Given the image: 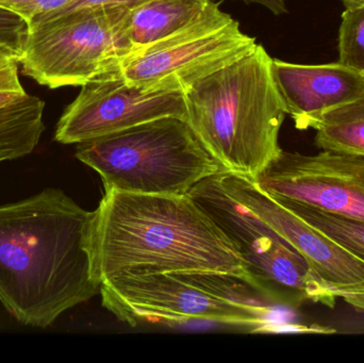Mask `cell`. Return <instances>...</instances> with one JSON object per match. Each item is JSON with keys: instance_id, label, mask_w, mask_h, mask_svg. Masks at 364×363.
<instances>
[{"instance_id": "6da1fadb", "label": "cell", "mask_w": 364, "mask_h": 363, "mask_svg": "<svg viewBox=\"0 0 364 363\" xmlns=\"http://www.w3.org/2000/svg\"><path fill=\"white\" fill-rule=\"evenodd\" d=\"M93 221L57 188L0 205V303L18 323L49 327L100 293Z\"/></svg>"}, {"instance_id": "7a4b0ae2", "label": "cell", "mask_w": 364, "mask_h": 363, "mask_svg": "<svg viewBox=\"0 0 364 363\" xmlns=\"http://www.w3.org/2000/svg\"><path fill=\"white\" fill-rule=\"evenodd\" d=\"M92 249L100 283L126 273H203L257 292L237 247L188 194L105 192L94 210Z\"/></svg>"}, {"instance_id": "3957f363", "label": "cell", "mask_w": 364, "mask_h": 363, "mask_svg": "<svg viewBox=\"0 0 364 363\" xmlns=\"http://www.w3.org/2000/svg\"><path fill=\"white\" fill-rule=\"evenodd\" d=\"M264 47L254 50L183 92L186 121L227 172L255 180L282 153L279 132L287 112Z\"/></svg>"}, {"instance_id": "277c9868", "label": "cell", "mask_w": 364, "mask_h": 363, "mask_svg": "<svg viewBox=\"0 0 364 363\" xmlns=\"http://www.w3.org/2000/svg\"><path fill=\"white\" fill-rule=\"evenodd\" d=\"M76 158L95 170L105 192L186 195L227 172L186 119L164 117L77 144Z\"/></svg>"}, {"instance_id": "5b68a950", "label": "cell", "mask_w": 364, "mask_h": 363, "mask_svg": "<svg viewBox=\"0 0 364 363\" xmlns=\"http://www.w3.org/2000/svg\"><path fill=\"white\" fill-rule=\"evenodd\" d=\"M102 306L132 327L209 321L269 323L271 303L240 279L203 273H126L102 281Z\"/></svg>"}, {"instance_id": "8992f818", "label": "cell", "mask_w": 364, "mask_h": 363, "mask_svg": "<svg viewBox=\"0 0 364 363\" xmlns=\"http://www.w3.org/2000/svg\"><path fill=\"white\" fill-rule=\"evenodd\" d=\"M132 11L85 9L30 26L23 74L55 90L122 72L136 53L129 36Z\"/></svg>"}, {"instance_id": "52a82bcc", "label": "cell", "mask_w": 364, "mask_h": 363, "mask_svg": "<svg viewBox=\"0 0 364 363\" xmlns=\"http://www.w3.org/2000/svg\"><path fill=\"white\" fill-rule=\"evenodd\" d=\"M188 195L237 247L257 292L267 302L290 308L308 302L328 308L336 306L337 296L306 258L235 200L223 187L218 175L197 183Z\"/></svg>"}, {"instance_id": "ba28073f", "label": "cell", "mask_w": 364, "mask_h": 363, "mask_svg": "<svg viewBox=\"0 0 364 363\" xmlns=\"http://www.w3.org/2000/svg\"><path fill=\"white\" fill-rule=\"evenodd\" d=\"M256 38L216 2L188 27L136 51L122 70L124 78L149 91L181 92L254 50Z\"/></svg>"}, {"instance_id": "9c48e42d", "label": "cell", "mask_w": 364, "mask_h": 363, "mask_svg": "<svg viewBox=\"0 0 364 363\" xmlns=\"http://www.w3.org/2000/svg\"><path fill=\"white\" fill-rule=\"evenodd\" d=\"M278 202H294L364 221V156L321 151L280 155L255 179Z\"/></svg>"}, {"instance_id": "30bf717a", "label": "cell", "mask_w": 364, "mask_h": 363, "mask_svg": "<svg viewBox=\"0 0 364 363\" xmlns=\"http://www.w3.org/2000/svg\"><path fill=\"white\" fill-rule=\"evenodd\" d=\"M181 92L149 91L122 72L90 81L62 113L55 131L61 144H80L164 117L186 119Z\"/></svg>"}, {"instance_id": "8fae6325", "label": "cell", "mask_w": 364, "mask_h": 363, "mask_svg": "<svg viewBox=\"0 0 364 363\" xmlns=\"http://www.w3.org/2000/svg\"><path fill=\"white\" fill-rule=\"evenodd\" d=\"M218 178L235 200L271 226L306 258L337 298L364 315V260L308 225L264 193L250 177L224 172Z\"/></svg>"}, {"instance_id": "7c38bea8", "label": "cell", "mask_w": 364, "mask_h": 363, "mask_svg": "<svg viewBox=\"0 0 364 363\" xmlns=\"http://www.w3.org/2000/svg\"><path fill=\"white\" fill-rule=\"evenodd\" d=\"M272 72L299 130L314 129L325 113L364 99V75L339 62L308 65L273 59Z\"/></svg>"}, {"instance_id": "4fadbf2b", "label": "cell", "mask_w": 364, "mask_h": 363, "mask_svg": "<svg viewBox=\"0 0 364 363\" xmlns=\"http://www.w3.org/2000/svg\"><path fill=\"white\" fill-rule=\"evenodd\" d=\"M212 0H149L130 13L129 36L136 51L192 23Z\"/></svg>"}, {"instance_id": "5bb4252c", "label": "cell", "mask_w": 364, "mask_h": 363, "mask_svg": "<svg viewBox=\"0 0 364 363\" xmlns=\"http://www.w3.org/2000/svg\"><path fill=\"white\" fill-rule=\"evenodd\" d=\"M44 109L31 95L0 109V164L33 153L45 131Z\"/></svg>"}, {"instance_id": "9a60e30c", "label": "cell", "mask_w": 364, "mask_h": 363, "mask_svg": "<svg viewBox=\"0 0 364 363\" xmlns=\"http://www.w3.org/2000/svg\"><path fill=\"white\" fill-rule=\"evenodd\" d=\"M314 129L320 151L364 156V99L325 113Z\"/></svg>"}, {"instance_id": "2e32d148", "label": "cell", "mask_w": 364, "mask_h": 363, "mask_svg": "<svg viewBox=\"0 0 364 363\" xmlns=\"http://www.w3.org/2000/svg\"><path fill=\"white\" fill-rule=\"evenodd\" d=\"M277 202V200H276ZM308 225L322 232L336 243L364 260V221L344 215L326 212L320 209L294 204L279 202Z\"/></svg>"}, {"instance_id": "e0dca14e", "label": "cell", "mask_w": 364, "mask_h": 363, "mask_svg": "<svg viewBox=\"0 0 364 363\" xmlns=\"http://www.w3.org/2000/svg\"><path fill=\"white\" fill-rule=\"evenodd\" d=\"M338 49L339 63L364 75V6L344 11Z\"/></svg>"}, {"instance_id": "ac0fdd59", "label": "cell", "mask_w": 364, "mask_h": 363, "mask_svg": "<svg viewBox=\"0 0 364 363\" xmlns=\"http://www.w3.org/2000/svg\"><path fill=\"white\" fill-rule=\"evenodd\" d=\"M19 55L0 46V109L28 95L19 80Z\"/></svg>"}, {"instance_id": "d6986e66", "label": "cell", "mask_w": 364, "mask_h": 363, "mask_svg": "<svg viewBox=\"0 0 364 363\" xmlns=\"http://www.w3.org/2000/svg\"><path fill=\"white\" fill-rule=\"evenodd\" d=\"M29 31L30 25L25 18L0 6V46L11 49L21 58Z\"/></svg>"}, {"instance_id": "ffe728a7", "label": "cell", "mask_w": 364, "mask_h": 363, "mask_svg": "<svg viewBox=\"0 0 364 363\" xmlns=\"http://www.w3.org/2000/svg\"><path fill=\"white\" fill-rule=\"evenodd\" d=\"M149 0H73L68 6L47 13L38 17L30 23V26L34 23H42L48 19L55 18L68 13L76 12V11L85 10V9H124V10H134L142 4H146Z\"/></svg>"}, {"instance_id": "44dd1931", "label": "cell", "mask_w": 364, "mask_h": 363, "mask_svg": "<svg viewBox=\"0 0 364 363\" xmlns=\"http://www.w3.org/2000/svg\"><path fill=\"white\" fill-rule=\"evenodd\" d=\"M73 0H0V6L21 15L28 23L68 6Z\"/></svg>"}, {"instance_id": "7402d4cb", "label": "cell", "mask_w": 364, "mask_h": 363, "mask_svg": "<svg viewBox=\"0 0 364 363\" xmlns=\"http://www.w3.org/2000/svg\"><path fill=\"white\" fill-rule=\"evenodd\" d=\"M214 1V0H212ZM245 4H257L265 6L267 10L271 11L273 14L282 15L289 12V0H240Z\"/></svg>"}, {"instance_id": "603a6c76", "label": "cell", "mask_w": 364, "mask_h": 363, "mask_svg": "<svg viewBox=\"0 0 364 363\" xmlns=\"http://www.w3.org/2000/svg\"><path fill=\"white\" fill-rule=\"evenodd\" d=\"M346 9L357 8V6H363L364 0H341Z\"/></svg>"}]
</instances>
